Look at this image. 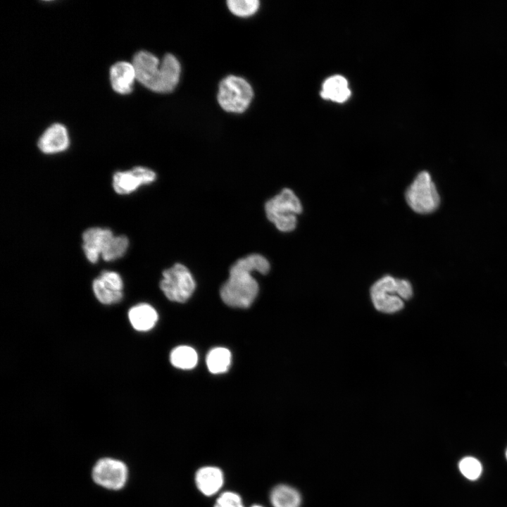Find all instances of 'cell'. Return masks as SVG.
I'll use <instances>...</instances> for the list:
<instances>
[{
    "mask_svg": "<svg viewBox=\"0 0 507 507\" xmlns=\"http://www.w3.org/2000/svg\"><path fill=\"white\" fill-rule=\"evenodd\" d=\"M269 270L268 261L261 254H252L237 260L231 266L229 277L220 289L222 300L231 307H249L258 293V284L252 273L265 275Z\"/></svg>",
    "mask_w": 507,
    "mask_h": 507,
    "instance_id": "obj_1",
    "label": "cell"
},
{
    "mask_svg": "<svg viewBox=\"0 0 507 507\" xmlns=\"http://www.w3.org/2000/svg\"><path fill=\"white\" fill-rule=\"evenodd\" d=\"M303 207L298 196L289 189H283L278 194L265 204L268 219L282 232L293 231L297 224L296 215L302 212Z\"/></svg>",
    "mask_w": 507,
    "mask_h": 507,
    "instance_id": "obj_2",
    "label": "cell"
},
{
    "mask_svg": "<svg viewBox=\"0 0 507 507\" xmlns=\"http://www.w3.org/2000/svg\"><path fill=\"white\" fill-rule=\"evenodd\" d=\"M253 96V89L245 79L228 75L220 82L217 99L225 111L240 113L247 109Z\"/></svg>",
    "mask_w": 507,
    "mask_h": 507,
    "instance_id": "obj_3",
    "label": "cell"
},
{
    "mask_svg": "<svg viewBox=\"0 0 507 507\" xmlns=\"http://www.w3.org/2000/svg\"><path fill=\"white\" fill-rule=\"evenodd\" d=\"M408 206L416 213H430L439 206L440 199L429 173L420 172L405 194Z\"/></svg>",
    "mask_w": 507,
    "mask_h": 507,
    "instance_id": "obj_4",
    "label": "cell"
},
{
    "mask_svg": "<svg viewBox=\"0 0 507 507\" xmlns=\"http://www.w3.org/2000/svg\"><path fill=\"white\" fill-rule=\"evenodd\" d=\"M132 63L137 81L154 92L167 93L165 70L161 61L155 55L147 51H139L133 56Z\"/></svg>",
    "mask_w": 507,
    "mask_h": 507,
    "instance_id": "obj_5",
    "label": "cell"
},
{
    "mask_svg": "<svg viewBox=\"0 0 507 507\" xmlns=\"http://www.w3.org/2000/svg\"><path fill=\"white\" fill-rule=\"evenodd\" d=\"M195 287V280L191 272L181 263H176L163 272L160 288L172 301H186L193 294Z\"/></svg>",
    "mask_w": 507,
    "mask_h": 507,
    "instance_id": "obj_6",
    "label": "cell"
},
{
    "mask_svg": "<svg viewBox=\"0 0 507 507\" xmlns=\"http://www.w3.org/2000/svg\"><path fill=\"white\" fill-rule=\"evenodd\" d=\"M91 475L97 485L106 489L118 491L126 484L129 470L125 463L119 459L103 457L93 465Z\"/></svg>",
    "mask_w": 507,
    "mask_h": 507,
    "instance_id": "obj_7",
    "label": "cell"
},
{
    "mask_svg": "<svg viewBox=\"0 0 507 507\" xmlns=\"http://www.w3.org/2000/svg\"><path fill=\"white\" fill-rule=\"evenodd\" d=\"M370 296L375 308L382 313H393L404 306L401 298V279L390 275L381 277L373 284Z\"/></svg>",
    "mask_w": 507,
    "mask_h": 507,
    "instance_id": "obj_8",
    "label": "cell"
},
{
    "mask_svg": "<svg viewBox=\"0 0 507 507\" xmlns=\"http://www.w3.org/2000/svg\"><path fill=\"white\" fill-rule=\"evenodd\" d=\"M156 179V173L143 166L117 171L113 175L112 185L114 191L120 195L130 194L142 185L149 184Z\"/></svg>",
    "mask_w": 507,
    "mask_h": 507,
    "instance_id": "obj_9",
    "label": "cell"
},
{
    "mask_svg": "<svg viewBox=\"0 0 507 507\" xmlns=\"http://www.w3.org/2000/svg\"><path fill=\"white\" fill-rule=\"evenodd\" d=\"M123 280L115 271L104 270L94 280L92 290L96 299L109 305L120 301L123 297Z\"/></svg>",
    "mask_w": 507,
    "mask_h": 507,
    "instance_id": "obj_10",
    "label": "cell"
},
{
    "mask_svg": "<svg viewBox=\"0 0 507 507\" xmlns=\"http://www.w3.org/2000/svg\"><path fill=\"white\" fill-rule=\"evenodd\" d=\"M114 236L108 228L89 227L82 233V249L85 257L92 263H96L110 239Z\"/></svg>",
    "mask_w": 507,
    "mask_h": 507,
    "instance_id": "obj_11",
    "label": "cell"
},
{
    "mask_svg": "<svg viewBox=\"0 0 507 507\" xmlns=\"http://www.w3.org/2000/svg\"><path fill=\"white\" fill-rule=\"evenodd\" d=\"M70 138L67 128L61 123L47 127L40 136L37 146L45 154H56L68 149Z\"/></svg>",
    "mask_w": 507,
    "mask_h": 507,
    "instance_id": "obj_12",
    "label": "cell"
},
{
    "mask_svg": "<svg viewBox=\"0 0 507 507\" xmlns=\"http://www.w3.org/2000/svg\"><path fill=\"white\" fill-rule=\"evenodd\" d=\"M194 482L196 488L202 494L211 496L216 494L223 487L225 476L220 468L206 465L196 470Z\"/></svg>",
    "mask_w": 507,
    "mask_h": 507,
    "instance_id": "obj_13",
    "label": "cell"
},
{
    "mask_svg": "<svg viewBox=\"0 0 507 507\" xmlns=\"http://www.w3.org/2000/svg\"><path fill=\"white\" fill-rule=\"evenodd\" d=\"M109 76L113 89L121 95L131 93L137 80L133 64L128 61L115 63L110 68Z\"/></svg>",
    "mask_w": 507,
    "mask_h": 507,
    "instance_id": "obj_14",
    "label": "cell"
},
{
    "mask_svg": "<svg viewBox=\"0 0 507 507\" xmlns=\"http://www.w3.org/2000/svg\"><path fill=\"white\" fill-rule=\"evenodd\" d=\"M128 318L134 330L145 332L154 327L158 320V313L151 305L139 303L129 310Z\"/></svg>",
    "mask_w": 507,
    "mask_h": 507,
    "instance_id": "obj_15",
    "label": "cell"
},
{
    "mask_svg": "<svg viewBox=\"0 0 507 507\" xmlns=\"http://www.w3.org/2000/svg\"><path fill=\"white\" fill-rule=\"evenodd\" d=\"M273 507H301L302 497L294 487L284 484L275 486L270 493Z\"/></svg>",
    "mask_w": 507,
    "mask_h": 507,
    "instance_id": "obj_16",
    "label": "cell"
},
{
    "mask_svg": "<svg viewBox=\"0 0 507 507\" xmlns=\"http://www.w3.org/2000/svg\"><path fill=\"white\" fill-rule=\"evenodd\" d=\"M350 94L348 82L341 75H334L327 78L323 83L321 92L323 98L336 102L345 101Z\"/></svg>",
    "mask_w": 507,
    "mask_h": 507,
    "instance_id": "obj_17",
    "label": "cell"
},
{
    "mask_svg": "<svg viewBox=\"0 0 507 507\" xmlns=\"http://www.w3.org/2000/svg\"><path fill=\"white\" fill-rule=\"evenodd\" d=\"M231 363L230 351L223 347L211 350L206 356V365L209 371L214 374L226 372Z\"/></svg>",
    "mask_w": 507,
    "mask_h": 507,
    "instance_id": "obj_18",
    "label": "cell"
},
{
    "mask_svg": "<svg viewBox=\"0 0 507 507\" xmlns=\"http://www.w3.org/2000/svg\"><path fill=\"white\" fill-rule=\"evenodd\" d=\"M170 358L173 366L188 370L195 367L198 361V356L195 350L192 347L180 346L172 351Z\"/></svg>",
    "mask_w": 507,
    "mask_h": 507,
    "instance_id": "obj_19",
    "label": "cell"
},
{
    "mask_svg": "<svg viewBox=\"0 0 507 507\" xmlns=\"http://www.w3.org/2000/svg\"><path fill=\"white\" fill-rule=\"evenodd\" d=\"M129 239L125 235H114L108 242L101 257L106 262L123 257L129 247Z\"/></svg>",
    "mask_w": 507,
    "mask_h": 507,
    "instance_id": "obj_20",
    "label": "cell"
},
{
    "mask_svg": "<svg viewBox=\"0 0 507 507\" xmlns=\"http://www.w3.org/2000/svg\"><path fill=\"white\" fill-rule=\"evenodd\" d=\"M229 10L235 15L248 17L254 15L258 9V0H229L227 1Z\"/></svg>",
    "mask_w": 507,
    "mask_h": 507,
    "instance_id": "obj_21",
    "label": "cell"
},
{
    "mask_svg": "<svg viewBox=\"0 0 507 507\" xmlns=\"http://www.w3.org/2000/svg\"><path fill=\"white\" fill-rule=\"evenodd\" d=\"M458 468L462 475L470 480L478 479L482 470L480 462L472 456L463 458L459 462Z\"/></svg>",
    "mask_w": 507,
    "mask_h": 507,
    "instance_id": "obj_22",
    "label": "cell"
},
{
    "mask_svg": "<svg viewBox=\"0 0 507 507\" xmlns=\"http://www.w3.org/2000/svg\"><path fill=\"white\" fill-rule=\"evenodd\" d=\"M213 507H244L242 498L237 492L226 491L217 498Z\"/></svg>",
    "mask_w": 507,
    "mask_h": 507,
    "instance_id": "obj_23",
    "label": "cell"
},
{
    "mask_svg": "<svg viewBox=\"0 0 507 507\" xmlns=\"http://www.w3.org/2000/svg\"><path fill=\"white\" fill-rule=\"evenodd\" d=\"M251 507H264V506L259 505V504H254V505H252Z\"/></svg>",
    "mask_w": 507,
    "mask_h": 507,
    "instance_id": "obj_24",
    "label": "cell"
},
{
    "mask_svg": "<svg viewBox=\"0 0 507 507\" xmlns=\"http://www.w3.org/2000/svg\"><path fill=\"white\" fill-rule=\"evenodd\" d=\"M506 459H507V449H506Z\"/></svg>",
    "mask_w": 507,
    "mask_h": 507,
    "instance_id": "obj_25",
    "label": "cell"
}]
</instances>
